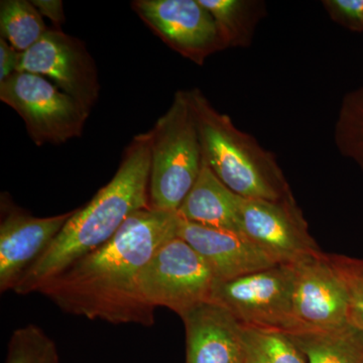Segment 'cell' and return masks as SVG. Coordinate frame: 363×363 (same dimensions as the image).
Masks as SVG:
<instances>
[{"label": "cell", "mask_w": 363, "mask_h": 363, "mask_svg": "<svg viewBox=\"0 0 363 363\" xmlns=\"http://www.w3.org/2000/svg\"><path fill=\"white\" fill-rule=\"evenodd\" d=\"M0 100L23 118L37 145L78 138L90 112L47 78L26 72H16L0 83Z\"/></svg>", "instance_id": "5b68a950"}, {"label": "cell", "mask_w": 363, "mask_h": 363, "mask_svg": "<svg viewBox=\"0 0 363 363\" xmlns=\"http://www.w3.org/2000/svg\"><path fill=\"white\" fill-rule=\"evenodd\" d=\"M187 339V363H245L243 326L223 306L207 301L180 316Z\"/></svg>", "instance_id": "5bb4252c"}, {"label": "cell", "mask_w": 363, "mask_h": 363, "mask_svg": "<svg viewBox=\"0 0 363 363\" xmlns=\"http://www.w3.org/2000/svg\"><path fill=\"white\" fill-rule=\"evenodd\" d=\"M131 6L164 44L196 65L225 50L211 13L200 0H135Z\"/></svg>", "instance_id": "ba28073f"}, {"label": "cell", "mask_w": 363, "mask_h": 363, "mask_svg": "<svg viewBox=\"0 0 363 363\" xmlns=\"http://www.w3.org/2000/svg\"><path fill=\"white\" fill-rule=\"evenodd\" d=\"M211 301L223 306L242 326L286 334L300 331L294 317L290 264L218 281Z\"/></svg>", "instance_id": "52a82bcc"}, {"label": "cell", "mask_w": 363, "mask_h": 363, "mask_svg": "<svg viewBox=\"0 0 363 363\" xmlns=\"http://www.w3.org/2000/svg\"><path fill=\"white\" fill-rule=\"evenodd\" d=\"M241 198L217 178L203 159L199 176L177 214L182 220L198 225L241 233Z\"/></svg>", "instance_id": "9a60e30c"}, {"label": "cell", "mask_w": 363, "mask_h": 363, "mask_svg": "<svg viewBox=\"0 0 363 363\" xmlns=\"http://www.w3.org/2000/svg\"><path fill=\"white\" fill-rule=\"evenodd\" d=\"M150 133V208L177 212L202 168L203 154L188 91H178Z\"/></svg>", "instance_id": "277c9868"}, {"label": "cell", "mask_w": 363, "mask_h": 363, "mask_svg": "<svg viewBox=\"0 0 363 363\" xmlns=\"http://www.w3.org/2000/svg\"><path fill=\"white\" fill-rule=\"evenodd\" d=\"M290 264L294 317L300 331L326 330L350 324L347 293L326 253Z\"/></svg>", "instance_id": "8fae6325"}, {"label": "cell", "mask_w": 363, "mask_h": 363, "mask_svg": "<svg viewBox=\"0 0 363 363\" xmlns=\"http://www.w3.org/2000/svg\"><path fill=\"white\" fill-rule=\"evenodd\" d=\"M240 230L278 264H294L322 252L295 199L241 198Z\"/></svg>", "instance_id": "9c48e42d"}, {"label": "cell", "mask_w": 363, "mask_h": 363, "mask_svg": "<svg viewBox=\"0 0 363 363\" xmlns=\"http://www.w3.org/2000/svg\"><path fill=\"white\" fill-rule=\"evenodd\" d=\"M288 336L306 363H363V336L350 324Z\"/></svg>", "instance_id": "2e32d148"}, {"label": "cell", "mask_w": 363, "mask_h": 363, "mask_svg": "<svg viewBox=\"0 0 363 363\" xmlns=\"http://www.w3.org/2000/svg\"><path fill=\"white\" fill-rule=\"evenodd\" d=\"M48 30L44 18L32 1L2 0L0 2V38L21 54L37 44Z\"/></svg>", "instance_id": "ac0fdd59"}, {"label": "cell", "mask_w": 363, "mask_h": 363, "mask_svg": "<svg viewBox=\"0 0 363 363\" xmlns=\"http://www.w3.org/2000/svg\"><path fill=\"white\" fill-rule=\"evenodd\" d=\"M32 2L42 14L43 18L45 16V18H49L54 23L55 28L61 30V26L66 21L63 1L61 0H33Z\"/></svg>", "instance_id": "d4e9b609"}, {"label": "cell", "mask_w": 363, "mask_h": 363, "mask_svg": "<svg viewBox=\"0 0 363 363\" xmlns=\"http://www.w3.org/2000/svg\"><path fill=\"white\" fill-rule=\"evenodd\" d=\"M333 136L341 156L357 164L363 172V85L344 95Z\"/></svg>", "instance_id": "d6986e66"}, {"label": "cell", "mask_w": 363, "mask_h": 363, "mask_svg": "<svg viewBox=\"0 0 363 363\" xmlns=\"http://www.w3.org/2000/svg\"><path fill=\"white\" fill-rule=\"evenodd\" d=\"M245 363H306L288 334L243 326Z\"/></svg>", "instance_id": "ffe728a7"}, {"label": "cell", "mask_w": 363, "mask_h": 363, "mask_svg": "<svg viewBox=\"0 0 363 363\" xmlns=\"http://www.w3.org/2000/svg\"><path fill=\"white\" fill-rule=\"evenodd\" d=\"M179 223L177 212L140 210L111 240L45 281L37 293L68 314L150 327L155 309L140 296L138 279L159 248L177 238Z\"/></svg>", "instance_id": "6da1fadb"}, {"label": "cell", "mask_w": 363, "mask_h": 363, "mask_svg": "<svg viewBox=\"0 0 363 363\" xmlns=\"http://www.w3.org/2000/svg\"><path fill=\"white\" fill-rule=\"evenodd\" d=\"M211 13L224 48H247L267 13L259 0H200Z\"/></svg>", "instance_id": "e0dca14e"}, {"label": "cell", "mask_w": 363, "mask_h": 363, "mask_svg": "<svg viewBox=\"0 0 363 363\" xmlns=\"http://www.w3.org/2000/svg\"><path fill=\"white\" fill-rule=\"evenodd\" d=\"M21 54L0 38V83L18 71Z\"/></svg>", "instance_id": "cb8c5ba5"}, {"label": "cell", "mask_w": 363, "mask_h": 363, "mask_svg": "<svg viewBox=\"0 0 363 363\" xmlns=\"http://www.w3.org/2000/svg\"><path fill=\"white\" fill-rule=\"evenodd\" d=\"M73 211L35 217L11 210L0 224V291H13L23 274L50 247Z\"/></svg>", "instance_id": "7c38bea8"}, {"label": "cell", "mask_w": 363, "mask_h": 363, "mask_svg": "<svg viewBox=\"0 0 363 363\" xmlns=\"http://www.w3.org/2000/svg\"><path fill=\"white\" fill-rule=\"evenodd\" d=\"M188 93L203 159L229 190L245 199H295L274 152L236 128L231 117L217 111L199 88Z\"/></svg>", "instance_id": "3957f363"}, {"label": "cell", "mask_w": 363, "mask_h": 363, "mask_svg": "<svg viewBox=\"0 0 363 363\" xmlns=\"http://www.w3.org/2000/svg\"><path fill=\"white\" fill-rule=\"evenodd\" d=\"M327 257L347 293L348 323L363 336V259L340 255Z\"/></svg>", "instance_id": "7402d4cb"}, {"label": "cell", "mask_w": 363, "mask_h": 363, "mask_svg": "<svg viewBox=\"0 0 363 363\" xmlns=\"http://www.w3.org/2000/svg\"><path fill=\"white\" fill-rule=\"evenodd\" d=\"M18 72L50 79L88 111L99 96L96 65L84 43L59 28L48 30L37 44L21 54Z\"/></svg>", "instance_id": "30bf717a"}, {"label": "cell", "mask_w": 363, "mask_h": 363, "mask_svg": "<svg viewBox=\"0 0 363 363\" xmlns=\"http://www.w3.org/2000/svg\"><path fill=\"white\" fill-rule=\"evenodd\" d=\"M6 363H60L56 343L37 325L28 324L11 334Z\"/></svg>", "instance_id": "44dd1931"}, {"label": "cell", "mask_w": 363, "mask_h": 363, "mask_svg": "<svg viewBox=\"0 0 363 363\" xmlns=\"http://www.w3.org/2000/svg\"><path fill=\"white\" fill-rule=\"evenodd\" d=\"M333 23L353 33H363V0H323Z\"/></svg>", "instance_id": "603a6c76"}, {"label": "cell", "mask_w": 363, "mask_h": 363, "mask_svg": "<svg viewBox=\"0 0 363 363\" xmlns=\"http://www.w3.org/2000/svg\"><path fill=\"white\" fill-rule=\"evenodd\" d=\"M177 236L202 257L219 281L278 266L242 233L198 225L180 218Z\"/></svg>", "instance_id": "4fadbf2b"}, {"label": "cell", "mask_w": 363, "mask_h": 363, "mask_svg": "<svg viewBox=\"0 0 363 363\" xmlns=\"http://www.w3.org/2000/svg\"><path fill=\"white\" fill-rule=\"evenodd\" d=\"M218 279L186 241L172 238L143 267L138 290L147 305L164 307L179 316L211 301Z\"/></svg>", "instance_id": "8992f818"}, {"label": "cell", "mask_w": 363, "mask_h": 363, "mask_svg": "<svg viewBox=\"0 0 363 363\" xmlns=\"http://www.w3.org/2000/svg\"><path fill=\"white\" fill-rule=\"evenodd\" d=\"M150 133L133 138L108 184L73 214L50 247L23 274L13 292L37 293L43 284L102 247L131 215L150 208Z\"/></svg>", "instance_id": "7a4b0ae2"}]
</instances>
